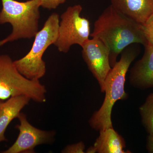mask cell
<instances>
[{
    "instance_id": "7a4b0ae2",
    "label": "cell",
    "mask_w": 153,
    "mask_h": 153,
    "mask_svg": "<svg viewBox=\"0 0 153 153\" xmlns=\"http://www.w3.org/2000/svg\"><path fill=\"white\" fill-rule=\"evenodd\" d=\"M140 52L138 46L131 44L121 53L119 61H117L109 71L104 82L105 97L101 107L92 115L88 121L92 128L101 131L113 127L111 111L117 100L127 97L124 90L126 76L132 62Z\"/></svg>"
},
{
    "instance_id": "4fadbf2b",
    "label": "cell",
    "mask_w": 153,
    "mask_h": 153,
    "mask_svg": "<svg viewBox=\"0 0 153 153\" xmlns=\"http://www.w3.org/2000/svg\"><path fill=\"white\" fill-rule=\"evenodd\" d=\"M143 125L150 135H153V92L148 96L139 108Z\"/></svg>"
},
{
    "instance_id": "30bf717a",
    "label": "cell",
    "mask_w": 153,
    "mask_h": 153,
    "mask_svg": "<svg viewBox=\"0 0 153 153\" xmlns=\"http://www.w3.org/2000/svg\"><path fill=\"white\" fill-rule=\"evenodd\" d=\"M110 1L114 8L141 25L153 14V0Z\"/></svg>"
},
{
    "instance_id": "5bb4252c",
    "label": "cell",
    "mask_w": 153,
    "mask_h": 153,
    "mask_svg": "<svg viewBox=\"0 0 153 153\" xmlns=\"http://www.w3.org/2000/svg\"><path fill=\"white\" fill-rule=\"evenodd\" d=\"M142 25L143 31L148 42L153 44V14L146 23Z\"/></svg>"
},
{
    "instance_id": "5b68a950",
    "label": "cell",
    "mask_w": 153,
    "mask_h": 153,
    "mask_svg": "<svg viewBox=\"0 0 153 153\" xmlns=\"http://www.w3.org/2000/svg\"><path fill=\"white\" fill-rule=\"evenodd\" d=\"M47 92L40 80H31L22 75L10 56L0 55V100L26 96L33 101L44 103L47 101Z\"/></svg>"
},
{
    "instance_id": "277c9868",
    "label": "cell",
    "mask_w": 153,
    "mask_h": 153,
    "mask_svg": "<svg viewBox=\"0 0 153 153\" xmlns=\"http://www.w3.org/2000/svg\"><path fill=\"white\" fill-rule=\"evenodd\" d=\"M59 22V15L51 14L36 34L30 52L21 59L14 61L19 72L28 79L40 80L46 74V64L43 56L48 47L55 44L57 40Z\"/></svg>"
},
{
    "instance_id": "2e32d148",
    "label": "cell",
    "mask_w": 153,
    "mask_h": 153,
    "mask_svg": "<svg viewBox=\"0 0 153 153\" xmlns=\"http://www.w3.org/2000/svg\"><path fill=\"white\" fill-rule=\"evenodd\" d=\"M66 0H40L41 6L44 8L55 9L59 5L65 3Z\"/></svg>"
},
{
    "instance_id": "6da1fadb",
    "label": "cell",
    "mask_w": 153,
    "mask_h": 153,
    "mask_svg": "<svg viewBox=\"0 0 153 153\" xmlns=\"http://www.w3.org/2000/svg\"><path fill=\"white\" fill-rule=\"evenodd\" d=\"M90 36L99 39L108 47L111 67L127 47L133 44L144 46L148 43L142 25L121 13L111 5L96 20Z\"/></svg>"
},
{
    "instance_id": "ba28073f",
    "label": "cell",
    "mask_w": 153,
    "mask_h": 153,
    "mask_svg": "<svg viewBox=\"0 0 153 153\" xmlns=\"http://www.w3.org/2000/svg\"><path fill=\"white\" fill-rule=\"evenodd\" d=\"M81 47L83 60L98 81L101 92H104L105 81L112 68L109 49L102 41L95 38L88 39Z\"/></svg>"
},
{
    "instance_id": "e0dca14e",
    "label": "cell",
    "mask_w": 153,
    "mask_h": 153,
    "mask_svg": "<svg viewBox=\"0 0 153 153\" xmlns=\"http://www.w3.org/2000/svg\"><path fill=\"white\" fill-rule=\"evenodd\" d=\"M146 149L149 153H153V135H149L147 140Z\"/></svg>"
},
{
    "instance_id": "9a60e30c",
    "label": "cell",
    "mask_w": 153,
    "mask_h": 153,
    "mask_svg": "<svg viewBox=\"0 0 153 153\" xmlns=\"http://www.w3.org/2000/svg\"><path fill=\"white\" fill-rule=\"evenodd\" d=\"M85 145L82 142H79L76 143L69 145L62 150L61 152L63 153H84Z\"/></svg>"
},
{
    "instance_id": "ac0fdd59",
    "label": "cell",
    "mask_w": 153,
    "mask_h": 153,
    "mask_svg": "<svg viewBox=\"0 0 153 153\" xmlns=\"http://www.w3.org/2000/svg\"><path fill=\"white\" fill-rule=\"evenodd\" d=\"M4 101H1V100H0V106H1V105L2 103V102Z\"/></svg>"
},
{
    "instance_id": "7c38bea8",
    "label": "cell",
    "mask_w": 153,
    "mask_h": 153,
    "mask_svg": "<svg viewBox=\"0 0 153 153\" xmlns=\"http://www.w3.org/2000/svg\"><path fill=\"white\" fill-rule=\"evenodd\" d=\"M31 99L26 96L11 97L0 106V143L6 141L5 133L10 124L19 114Z\"/></svg>"
},
{
    "instance_id": "52a82bcc",
    "label": "cell",
    "mask_w": 153,
    "mask_h": 153,
    "mask_svg": "<svg viewBox=\"0 0 153 153\" xmlns=\"http://www.w3.org/2000/svg\"><path fill=\"white\" fill-rule=\"evenodd\" d=\"M17 118L19 124L16 128L19 130V136L15 142L2 153H34L37 146L54 142V131H44L35 127L29 123L24 113H20Z\"/></svg>"
},
{
    "instance_id": "8992f818",
    "label": "cell",
    "mask_w": 153,
    "mask_h": 153,
    "mask_svg": "<svg viewBox=\"0 0 153 153\" xmlns=\"http://www.w3.org/2000/svg\"><path fill=\"white\" fill-rule=\"evenodd\" d=\"M82 10L80 5H75L68 7L60 16L57 40L54 44L59 52L67 53L74 44L82 47L89 39L90 22L80 16Z\"/></svg>"
},
{
    "instance_id": "9c48e42d",
    "label": "cell",
    "mask_w": 153,
    "mask_h": 153,
    "mask_svg": "<svg viewBox=\"0 0 153 153\" xmlns=\"http://www.w3.org/2000/svg\"><path fill=\"white\" fill-rule=\"evenodd\" d=\"M144 47L143 57L130 71V83L141 90L153 88V44L148 42Z\"/></svg>"
},
{
    "instance_id": "8fae6325",
    "label": "cell",
    "mask_w": 153,
    "mask_h": 153,
    "mask_svg": "<svg viewBox=\"0 0 153 153\" xmlns=\"http://www.w3.org/2000/svg\"><path fill=\"white\" fill-rule=\"evenodd\" d=\"M100 132L99 136L96 140L93 146L87 149V153H127L126 143L122 137L115 131L113 128H109Z\"/></svg>"
},
{
    "instance_id": "3957f363",
    "label": "cell",
    "mask_w": 153,
    "mask_h": 153,
    "mask_svg": "<svg viewBox=\"0 0 153 153\" xmlns=\"http://www.w3.org/2000/svg\"><path fill=\"white\" fill-rule=\"evenodd\" d=\"M0 24L10 23L12 33L0 41V47L8 42L22 39H31L38 32L40 17V0L19 2L16 0H1Z\"/></svg>"
}]
</instances>
